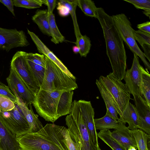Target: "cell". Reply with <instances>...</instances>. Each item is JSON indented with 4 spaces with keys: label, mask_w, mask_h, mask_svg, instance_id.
<instances>
[{
    "label": "cell",
    "mask_w": 150,
    "mask_h": 150,
    "mask_svg": "<svg viewBox=\"0 0 150 150\" xmlns=\"http://www.w3.org/2000/svg\"><path fill=\"white\" fill-rule=\"evenodd\" d=\"M0 96L8 98L15 104L16 103V96L12 93L8 86L0 81Z\"/></svg>",
    "instance_id": "obj_35"
},
{
    "label": "cell",
    "mask_w": 150,
    "mask_h": 150,
    "mask_svg": "<svg viewBox=\"0 0 150 150\" xmlns=\"http://www.w3.org/2000/svg\"><path fill=\"white\" fill-rule=\"evenodd\" d=\"M45 71L40 89L48 91H74L77 88L76 79L67 75L45 56Z\"/></svg>",
    "instance_id": "obj_5"
},
{
    "label": "cell",
    "mask_w": 150,
    "mask_h": 150,
    "mask_svg": "<svg viewBox=\"0 0 150 150\" xmlns=\"http://www.w3.org/2000/svg\"><path fill=\"white\" fill-rule=\"evenodd\" d=\"M17 138L0 121V150H22Z\"/></svg>",
    "instance_id": "obj_17"
},
{
    "label": "cell",
    "mask_w": 150,
    "mask_h": 150,
    "mask_svg": "<svg viewBox=\"0 0 150 150\" xmlns=\"http://www.w3.org/2000/svg\"><path fill=\"white\" fill-rule=\"evenodd\" d=\"M16 104L19 107L25 117L29 126L31 133L37 132L43 126L38 118V116L34 113L31 104H30V109L24 103L22 100L18 96Z\"/></svg>",
    "instance_id": "obj_16"
},
{
    "label": "cell",
    "mask_w": 150,
    "mask_h": 150,
    "mask_svg": "<svg viewBox=\"0 0 150 150\" xmlns=\"http://www.w3.org/2000/svg\"><path fill=\"white\" fill-rule=\"evenodd\" d=\"M111 131L108 130H100L97 133L98 137L109 146L112 150H126L124 147L117 142L111 136Z\"/></svg>",
    "instance_id": "obj_28"
},
{
    "label": "cell",
    "mask_w": 150,
    "mask_h": 150,
    "mask_svg": "<svg viewBox=\"0 0 150 150\" xmlns=\"http://www.w3.org/2000/svg\"><path fill=\"white\" fill-rule=\"evenodd\" d=\"M59 2L67 7L71 16L74 26L76 41L82 35L80 31L76 14V10L77 6V0H60Z\"/></svg>",
    "instance_id": "obj_23"
},
{
    "label": "cell",
    "mask_w": 150,
    "mask_h": 150,
    "mask_svg": "<svg viewBox=\"0 0 150 150\" xmlns=\"http://www.w3.org/2000/svg\"><path fill=\"white\" fill-rule=\"evenodd\" d=\"M48 18L52 37L51 41L56 44L63 42L65 40V38L61 33L57 27L54 14L53 13L48 16Z\"/></svg>",
    "instance_id": "obj_27"
},
{
    "label": "cell",
    "mask_w": 150,
    "mask_h": 150,
    "mask_svg": "<svg viewBox=\"0 0 150 150\" xmlns=\"http://www.w3.org/2000/svg\"><path fill=\"white\" fill-rule=\"evenodd\" d=\"M27 53L23 51H17L11 61L10 67L16 72L35 97L40 86L28 63Z\"/></svg>",
    "instance_id": "obj_8"
},
{
    "label": "cell",
    "mask_w": 150,
    "mask_h": 150,
    "mask_svg": "<svg viewBox=\"0 0 150 150\" xmlns=\"http://www.w3.org/2000/svg\"><path fill=\"white\" fill-rule=\"evenodd\" d=\"M57 9L59 15L62 17H65L69 14L68 8L59 2L57 3Z\"/></svg>",
    "instance_id": "obj_37"
},
{
    "label": "cell",
    "mask_w": 150,
    "mask_h": 150,
    "mask_svg": "<svg viewBox=\"0 0 150 150\" xmlns=\"http://www.w3.org/2000/svg\"><path fill=\"white\" fill-rule=\"evenodd\" d=\"M110 135L126 150L130 146H134L137 149L133 131L126 127L125 124L118 122V125L112 132H111Z\"/></svg>",
    "instance_id": "obj_13"
},
{
    "label": "cell",
    "mask_w": 150,
    "mask_h": 150,
    "mask_svg": "<svg viewBox=\"0 0 150 150\" xmlns=\"http://www.w3.org/2000/svg\"><path fill=\"white\" fill-rule=\"evenodd\" d=\"M135 107L140 122V129L150 135V106L144 98L134 96Z\"/></svg>",
    "instance_id": "obj_14"
},
{
    "label": "cell",
    "mask_w": 150,
    "mask_h": 150,
    "mask_svg": "<svg viewBox=\"0 0 150 150\" xmlns=\"http://www.w3.org/2000/svg\"><path fill=\"white\" fill-rule=\"evenodd\" d=\"M97 19L102 29L112 73L122 81L127 68V56L124 41L114 25L112 16L102 8H98Z\"/></svg>",
    "instance_id": "obj_1"
},
{
    "label": "cell",
    "mask_w": 150,
    "mask_h": 150,
    "mask_svg": "<svg viewBox=\"0 0 150 150\" xmlns=\"http://www.w3.org/2000/svg\"><path fill=\"white\" fill-rule=\"evenodd\" d=\"M78 103L90 137L94 145L100 147L94 123L95 112L90 101L80 100Z\"/></svg>",
    "instance_id": "obj_12"
},
{
    "label": "cell",
    "mask_w": 150,
    "mask_h": 150,
    "mask_svg": "<svg viewBox=\"0 0 150 150\" xmlns=\"http://www.w3.org/2000/svg\"><path fill=\"white\" fill-rule=\"evenodd\" d=\"M77 6L86 16L96 18L98 17V8L91 0H77Z\"/></svg>",
    "instance_id": "obj_26"
},
{
    "label": "cell",
    "mask_w": 150,
    "mask_h": 150,
    "mask_svg": "<svg viewBox=\"0 0 150 150\" xmlns=\"http://www.w3.org/2000/svg\"><path fill=\"white\" fill-rule=\"evenodd\" d=\"M99 79L108 92L114 107L120 117H121L131 99L128 88L112 72L106 76H100Z\"/></svg>",
    "instance_id": "obj_6"
},
{
    "label": "cell",
    "mask_w": 150,
    "mask_h": 150,
    "mask_svg": "<svg viewBox=\"0 0 150 150\" xmlns=\"http://www.w3.org/2000/svg\"><path fill=\"white\" fill-rule=\"evenodd\" d=\"M137 28L139 30L150 34V22L149 21H147L138 24Z\"/></svg>",
    "instance_id": "obj_38"
},
{
    "label": "cell",
    "mask_w": 150,
    "mask_h": 150,
    "mask_svg": "<svg viewBox=\"0 0 150 150\" xmlns=\"http://www.w3.org/2000/svg\"><path fill=\"white\" fill-rule=\"evenodd\" d=\"M117 120L125 124L127 123L128 127L131 130L140 128V122L135 106L130 102L122 115Z\"/></svg>",
    "instance_id": "obj_18"
},
{
    "label": "cell",
    "mask_w": 150,
    "mask_h": 150,
    "mask_svg": "<svg viewBox=\"0 0 150 150\" xmlns=\"http://www.w3.org/2000/svg\"><path fill=\"white\" fill-rule=\"evenodd\" d=\"M75 43L79 49V53L81 56L86 57L89 52L91 46L89 38L86 35H82Z\"/></svg>",
    "instance_id": "obj_30"
},
{
    "label": "cell",
    "mask_w": 150,
    "mask_h": 150,
    "mask_svg": "<svg viewBox=\"0 0 150 150\" xmlns=\"http://www.w3.org/2000/svg\"><path fill=\"white\" fill-rule=\"evenodd\" d=\"M137 149L133 146H130L127 150H137Z\"/></svg>",
    "instance_id": "obj_41"
},
{
    "label": "cell",
    "mask_w": 150,
    "mask_h": 150,
    "mask_svg": "<svg viewBox=\"0 0 150 150\" xmlns=\"http://www.w3.org/2000/svg\"><path fill=\"white\" fill-rule=\"evenodd\" d=\"M27 31L39 52L48 58L67 75L73 79H76L62 62L50 50L35 33L28 29Z\"/></svg>",
    "instance_id": "obj_15"
},
{
    "label": "cell",
    "mask_w": 150,
    "mask_h": 150,
    "mask_svg": "<svg viewBox=\"0 0 150 150\" xmlns=\"http://www.w3.org/2000/svg\"><path fill=\"white\" fill-rule=\"evenodd\" d=\"M96 83L105 105L107 109L106 113L114 119L118 120L119 119L118 113L114 107L108 92L99 79L96 80Z\"/></svg>",
    "instance_id": "obj_19"
},
{
    "label": "cell",
    "mask_w": 150,
    "mask_h": 150,
    "mask_svg": "<svg viewBox=\"0 0 150 150\" xmlns=\"http://www.w3.org/2000/svg\"><path fill=\"white\" fill-rule=\"evenodd\" d=\"M73 91H48L40 89L33 103L36 111L46 121L54 122L69 114Z\"/></svg>",
    "instance_id": "obj_3"
},
{
    "label": "cell",
    "mask_w": 150,
    "mask_h": 150,
    "mask_svg": "<svg viewBox=\"0 0 150 150\" xmlns=\"http://www.w3.org/2000/svg\"><path fill=\"white\" fill-rule=\"evenodd\" d=\"M66 125L78 150H101L91 141L81 115L78 101L73 102L69 114L65 118Z\"/></svg>",
    "instance_id": "obj_4"
},
{
    "label": "cell",
    "mask_w": 150,
    "mask_h": 150,
    "mask_svg": "<svg viewBox=\"0 0 150 150\" xmlns=\"http://www.w3.org/2000/svg\"><path fill=\"white\" fill-rule=\"evenodd\" d=\"M8 112L25 134L31 133L29 126L25 117L16 104L15 105L14 108Z\"/></svg>",
    "instance_id": "obj_25"
},
{
    "label": "cell",
    "mask_w": 150,
    "mask_h": 150,
    "mask_svg": "<svg viewBox=\"0 0 150 150\" xmlns=\"http://www.w3.org/2000/svg\"><path fill=\"white\" fill-rule=\"evenodd\" d=\"M29 44L23 31L0 27V50L8 52L13 48L25 47Z\"/></svg>",
    "instance_id": "obj_9"
},
{
    "label": "cell",
    "mask_w": 150,
    "mask_h": 150,
    "mask_svg": "<svg viewBox=\"0 0 150 150\" xmlns=\"http://www.w3.org/2000/svg\"><path fill=\"white\" fill-rule=\"evenodd\" d=\"M32 19L43 33L51 36L47 10H37Z\"/></svg>",
    "instance_id": "obj_20"
},
{
    "label": "cell",
    "mask_w": 150,
    "mask_h": 150,
    "mask_svg": "<svg viewBox=\"0 0 150 150\" xmlns=\"http://www.w3.org/2000/svg\"><path fill=\"white\" fill-rule=\"evenodd\" d=\"M133 54L132 66L130 69L126 71L123 79L131 94L133 96L144 98L141 89L142 66L139 63V57Z\"/></svg>",
    "instance_id": "obj_11"
},
{
    "label": "cell",
    "mask_w": 150,
    "mask_h": 150,
    "mask_svg": "<svg viewBox=\"0 0 150 150\" xmlns=\"http://www.w3.org/2000/svg\"><path fill=\"white\" fill-rule=\"evenodd\" d=\"M73 52L75 53H79V47L76 45L74 46L72 48Z\"/></svg>",
    "instance_id": "obj_40"
},
{
    "label": "cell",
    "mask_w": 150,
    "mask_h": 150,
    "mask_svg": "<svg viewBox=\"0 0 150 150\" xmlns=\"http://www.w3.org/2000/svg\"><path fill=\"white\" fill-rule=\"evenodd\" d=\"M16 139L22 150H69L68 129L54 124H47L38 132Z\"/></svg>",
    "instance_id": "obj_2"
},
{
    "label": "cell",
    "mask_w": 150,
    "mask_h": 150,
    "mask_svg": "<svg viewBox=\"0 0 150 150\" xmlns=\"http://www.w3.org/2000/svg\"><path fill=\"white\" fill-rule=\"evenodd\" d=\"M94 121L96 130H108L111 129H114L118 124L117 120L114 119L106 113L101 118L94 119Z\"/></svg>",
    "instance_id": "obj_22"
},
{
    "label": "cell",
    "mask_w": 150,
    "mask_h": 150,
    "mask_svg": "<svg viewBox=\"0 0 150 150\" xmlns=\"http://www.w3.org/2000/svg\"><path fill=\"white\" fill-rule=\"evenodd\" d=\"M26 58L33 62L45 66V56L43 54L37 53H27Z\"/></svg>",
    "instance_id": "obj_34"
},
{
    "label": "cell",
    "mask_w": 150,
    "mask_h": 150,
    "mask_svg": "<svg viewBox=\"0 0 150 150\" xmlns=\"http://www.w3.org/2000/svg\"><path fill=\"white\" fill-rule=\"evenodd\" d=\"M0 2L6 6L13 15L15 16L12 0H0Z\"/></svg>",
    "instance_id": "obj_39"
},
{
    "label": "cell",
    "mask_w": 150,
    "mask_h": 150,
    "mask_svg": "<svg viewBox=\"0 0 150 150\" xmlns=\"http://www.w3.org/2000/svg\"><path fill=\"white\" fill-rule=\"evenodd\" d=\"M15 107V104L6 97L0 96V112L11 110Z\"/></svg>",
    "instance_id": "obj_33"
},
{
    "label": "cell",
    "mask_w": 150,
    "mask_h": 150,
    "mask_svg": "<svg viewBox=\"0 0 150 150\" xmlns=\"http://www.w3.org/2000/svg\"><path fill=\"white\" fill-rule=\"evenodd\" d=\"M14 6L28 9L38 8L42 4L41 0H12Z\"/></svg>",
    "instance_id": "obj_31"
},
{
    "label": "cell",
    "mask_w": 150,
    "mask_h": 150,
    "mask_svg": "<svg viewBox=\"0 0 150 150\" xmlns=\"http://www.w3.org/2000/svg\"><path fill=\"white\" fill-rule=\"evenodd\" d=\"M8 87L15 96L21 99L28 107L33 103L35 97L16 72L10 67V72L6 79Z\"/></svg>",
    "instance_id": "obj_10"
},
{
    "label": "cell",
    "mask_w": 150,
    "mask_h": 150,
    "mask_svg": "<svg viewBox=\"0 0 150 150\" xmlns=\"http://www.w3.org/2000/svg\"><path fill=\"white\" fill-rule=\"evenodd\" d=\"M141 89L142 93L148 105L150 106V75L148 70L141 67Z\"/></svg>",
    "instance_id": "obj_24"
},
{
    "label": "cell",
    "mask_w": 150,
    "mask_h": 150,
    "mask_svg": "<svg viewBox=\"0 0 150 150\" xmlns=\"http://www.w3.org/2000/svg\"><path fill=\"white\" fill-rule=\"evenodd\" d=\"M133 131L138 150H149L147 146V142L150 137V135L139 129Z\"/></svg>",
    "instance_id": "obj_29"
},
{
    "label": "cell",
    "mask_w": 150,
    "mask_h": 150,
    "mask_svg": "<svg viewBox=\"0 0 150 150\" xmlns=\"http://www.w3.org/2000/svg\"><path fill=\"white\" fill-rule=\"evenodd\" d=\"M132 4L136 8L143 10V13L150 18V0H124Z\"/></svg>",
    "instance_id": "obj_32"
},
{
    "label": "cell",
    "mask_w": 150,
    "mask_h": 150,
    "mask_svg": "<svg viewBox=\"0 0 150 150\" xmlns=\"http://www.w3.org/2000/svg\"><path fill=\"white\" fill-rule=\"evenodd\" d=\"M42 4L46 5L47 7L48 15L53 14L54 10L57 4V1L55 0H41Z\"/></svg>",
    "instance_id": "obj_36"
},
{
    "label": "cell",
    "mask_w": 150,
    "mask_h": 150,
    "mask_svg": "<svg viewBox=\"0 0 150 150\" xmlns=\"http://www.w3.org/2000/svg\"><path fill=\"white\" fill-rule=\"evenodd\" d=\"M136 41L139 43L144 50L145 56L150 62V34L140 30H135L134 33Z\"/></svg>",
    "instance_id": "obj_21"
},
{
    "label": "cell",
    "mask_w": 150,
    "mask_h": 150,
    "mask_svg": "<svg viewBox=\"0 0 150 150\" xmlns=\"http://www.w3.org/2000/svg\"><path fill=\"white\" fill-rule=\"evenodd\" d=\"M114 25L123 41L131 51L139 57L144 64L145 70L150 71V64L139 48L135 39V30L127 17L121 13L112 16Z\"/></svg>",
    "instance_id": "obj_7"
}]
</instances>
